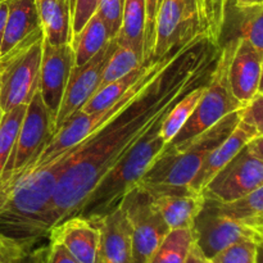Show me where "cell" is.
<instances>
[{"label": "cell", "mask_w": 263, "mask_h": 263, "mask_svg": "<svg viewBox=\"0 0 263 263\" xmlns=\"http://www.w3.org/2000/svg\"><path fill=\"white\" fill-rule=\"evenodd\" d=\"M231 46H233L231 40L225 46H221L217 62L211 73L210 81L205 86L202 99L199 100L193 115L177 133L174 140L167 144L168 146L181 145L192 140L193 138L212 127L228 115L244 108V105L233 94L229 82L228 68Z\"/></svg>", "instance_id": "obj_7"}, {"label": "cell", "mask_w": 263, "mask_h": 263, "mask_svg": "<svg viewBox=\"0 0 263 263\" xmlns=\"http://www.w3.org/2000/svg\"><path fill=\"white\" fill-rule=\"evenodd\" d=\"M194 240L205 258H213L223 249L239 241L263 240V234L253 226L229 217L215 200L205 198L203 210L192 226Z\"/></svg>", "instance_id": "obj_10"}, {"label": "cell", "mask_w": 263, "mask_h": 263, "mask_svg": "<svg viewBox=\"0 0 263 263\" xmlns=\"http://www.w3.org/2000/svg\"><path fill=\"white\" fill-rule=\"evenodd\" d=\"M146 25V3L145 0H125L122 26L118 36V44L130 45L143 55L144 39ZM144 59V55H143Z\"/></svg>", "instance_id": "obj_24"}, {"label": "cell", "mask_w": 263, "mask_h": 263, "mask_svg": "<svg viewBox=\"0 0 263 263\" xmlns=\"http://www.w3.org/2000/svg\"><path fill=\"white\" fill-rule=\"evenodd\" d=\"M153 61V59H151ZM151 61L145 62L144 64H141L140 67H138L136 69L131 71L130 73H127L126 76H123L122 79L116 80V81L110 82L109 85H107L103 89L98 90L94 95H92L91 99L86 103L84 108H82V112H97V110H103L105 108H108L109 105H112L113 103L117 102L121 97H122L125 92H127V90L138 81L141 77V74L146 71Z\"/></svg>", "instance_id": "obj_27"}, {"label": "cell", "mask_w": 263, "mask_h": 263, "mask_svg": "<svg viewBox=\"0 0 263 263\" xmlns=\"http://www.w3.org/2000/svg\"><path fill=\"white\" fill-rule=\"evenodd\" d=\"M146 3V25H145V39H144V62L152 59L154 45V27H156V18L158 13L159 5L162 0H145Z\"/></svg>", "instance_id": "obj_35"}, {"label": "cell", "mask_w": 263, "mask_h": 263, "mask_svg": "<svg viewBox=\"0 0 263 263\" xmlns=\"http://www.w3.org/2000/svg\"><path fill=\"white\" fill-rule=\"evenodd\" d=\"M54 135V118L44 104L39 87L27 104L15 145L5 166L0 184L36 162Z\"/></svg>", "instance_id": "obj_11"}, {"label": "cell", "mask_w": 263, "mask_h": 263, "mask_svg": "<svg viewBox=\"0 0 263 263\" xmlns=\"http://www.w3.org/2000/svg\"><path fill=\"white\" fill-rule=\"evenodd\" d=\"M120 207L131 228L133 263H148L171 230L154 207L151 193L140 184L128 190Z\"/></svg>", "instance_id": "obj_9"}, {"label": "cell", "mask_w": 263, "mask_h": 263, "mask_svg": "<svg viewBox=\"0 0 263 263\" xmlns=\"http://www.w3.org/2000/svg\"><path fill=\"white\" fill-rule=\"evenodd\" d=\"M167 112L157 120L133 149L100 180L85 199L77 215L105 216L120 205L128 190L139 184L141 177L166 146L159 130Z\"/></svg>", "instance_id": "obj_3"}, {"label": "cell", "mask_w": 263, "mask_h": 263, "mask_svg": "<svg viewBox=\"0 0 263 263\" xmlns=\"http://www.w3.org/2000/svg\"><path fill=\"white\" fill-rule=\"evenodd\" d=\"M202 33L207 35L204 0H162L156 18L152 59L171 53Z\"/></svg>", "instance_id": "obj_8"}, {"label": "cell", "mask_w": 263, "mask_h": 263, "mask_svg": "<svg viewBox=\"0 0 263 263\" xmlns=\"http://www.w3.org/2000/svg\"><path fill=\"white\" fill-rule=\"evenodd\" d=\"M228 8L238 17L239 36L263 54V3L246 9H235L230 4Z\"/></svg>", "instance_id": "obj_30"}, {"label": "cell", "mask_w": 263, "mask_h": 263, "mask_svg": "<svg viewBox=\"0 0 263 263\" xmlns=\"http://www.w3.org/2000/svg\"><path fill=\"white\" fill-rule=\"evenodd\" d=\"M44 32L41 27L0 55V104L3 113L28 104L39 87Z\"/></svg>", "instance_id": "obj_6"}, {"label": "cell", "mask_w": 263, "mask_h": 263, "mask_svg": "<svg viewBox=\"0 0 263 263\" xmlns=\"http://www.w3.org/2000/svg\"><path fill=\"white\" fill-rule=\"evenodd\" d=\"M261 95H262V94H261Z\"/></svg>", "instance_id": "obj_48"}, {"label": "cell", "mask_w": 263, "mask_h": 263, "mask_svg": "<svg viewBox=\"0 0 263 263\" xmlns=\"http://www.w3.org/2000/svg\"><path fill=\"white\" fill-rule=\"evenodd\" d=\"M102 235L103 216L74 215L53 226L48 236L79 263H102Z\"/></svg>", "instance_id": "obj_14"}, {"label": "cell", "mask_w": 263, "mask_h": 263, "mask_svg": "<svg viewBox=\"0 0 263 263\" xmlns=\"http://www.w3.org/2000/svg\"><path fill=\"white\" fill-rule=\"evenodd\" d=\"M231 43L233 46L228 68L229 82L236 99L247 107L259 95L263 54L240 36L233 39Z\"/></svg>", "instance_id": "obj_17"}, {"label": "cell", "mask_w": 263, "mask_h": 263, "mask_svg": "<svg viewBox=\"0 0 263 263\" xmlns=\"http://www.w3.org/2000/svg\"><path fill=\"white\" fill-rule=\"evenodd\" d=\"M185 263H205V257L203 256V253L200 252V249L198 248L195 243L192 247V249H190Z\"/></svg>", "instance_id": "obj_41"}, {"label": "cell", "mask_w": 263, "mask_h": 263, "mask_svg": "<svg viewBox=\"0 0 263 263\" xmlns=\"http://www.w3.org/2000/svg\"><path fill=\"white\" fill-rule=\"evenodd\" d=\"M208 81L204 82V84L197 85L190 91L182 95L163 117V121L161 123V130L159 131H161V136L164 143H166V145L174 140L177 133L181 130L182 126L186 123L190 116L193 115L195 107H197L199 100L202 99L203 94H204Z\"/></svg>", "instance_id": "obj_23"}, {"label": "cell", "mask_w": 263, "mask_h": 263, "mask_svg": "<svg viewBox=\"0 0 263 263\" xmlns=\"http://www.w3.org/2000/svg\"><path fill=\"white\" fill-rule=\"evenodd\" d=\"M153 197V204L170 230L192 229L193 222L203 210L205 197L189 185L140 184Z\"/></svg>", "instance_id": "obj_16"}, {"label": "cell", "mask_w": 263, "mask_h": 263, "mask_svg": "<svg viewBox=\"0 0 263 263\" xmlns=\"http://www.w3.org/2000/svg\"><path fill=\"white\" fill-rule=\"evenodd\" d=\"M221 45L205 33L152 80L120 113L76 145L57 184L53 226L77 215L100 180L133 149L162 115L187 91L210 80ZM53 229V228H51Z\"/></svg>", "instance_id": "obj_1"}, {"label": "cell", "mask_w": 263, "mask_h": 263, "mask_svg": "<svg viewBox=\"0 0 263 263\" xmlns=\"http://www.w3.org/2000/svg\"><path fill=\"white\" fill-rule=\"evenodd\" d=\"M107 28L97 12L85 23L79 33L72 39L74 50V66H82L97 55L109 41Z\"/></svg>", "instance_id": "obj_22"}, {"label": "cell", "mask_w": 263, "mask_h": 263, "mask_svg": "<svg viewBox=\"0 0 263 263\" xmlns=\"http://www.w3.org/2000/svg\"><path fill=\"white\" fill-rule=\"evenodd\" d=\"M194 243L192 229L171 230L148 263H185Z\"/></svg>", "instance_id": "obj_26"}, {"label": "cell", "mask_w": 263, "mask_h": 263, "mask_svg": "<svg viewBox=\"0 0 263 263\" xmlns=\"http://www.w3.org/2000/svg\"><path fill=\"white\" fill-rule=\"evenodd\" d=\"M43 263H79L61 244L49 241Z\"/></svg>", "instance_id": "obj_38"}, {"label": "cell", "mask_w": 263, "mask_h": 263, "mask_svg": "<svg viewBox=\"0 0 263 263\" xmlns=\"http://www.w3.org/2000/svg\"><path fill=\"white\" fill-rule=\"evenodd\" d=\"M263 0H230L229 4L235 9H246V8L254 7V5L262 4Z\"/></svg>", "instance_id": "obj_42"}, {"label": "cell", "mask_w": 263, "mask_h": 263, "mask_svg": "<svg viewBox=\"0 0 263 263\" xmlns=\"http://www.w3.org/2000/svg\"><path fill=\"white\" fill-rule=\"evenodd\" d=\"M256 263H263V240L257 244V257Z\"/></svg>", "instance_id": "obj_43"}, {"label": "cell", "mask_w": 263, "mask_h": 263, "mask_svg": "<svg viewBox=\"0 0 263 263\" xmlns=\"http://www.w3.org/2000/svg\"><path fill=\"white\" fill-rule=\"evenodd\" d=\"M230 0H204L207 15V36L212 43L220 45L221 36L228 21V7Z\"/></svg>", "instance_id": "obj_32"}, {"label": "cell", "mask_w": 263, "mask_h": 263, "mask_svg": "<svg viewBox=\"0 0 263 263\" xmlns=\"http://www.w3.org/2000/svg\"><path fill=\"white\" fill-rule=\"evenodd\" d=\"M247 148H248V151L251 152L253 156L263 159V135H259L257 136L256 139H253V140L247 145Z\"/></svg>", "instance_id": "obj_40"}, {"label": "cell", "mask_w": 263, "mask_h": 263, "mask_svg": "<svg viewBox=\"0 0 263 263\" xmlns=\"http://www.w3.org/2000/svg\"><path fill=\"white\" fill-rule=\"evenodd\" d=\"M2 115H3V110H2V104H0V118H2Z\"/></svg>", "instance_id": "obj_47"}, {"label": "cell", "mask_w": 263, "mask_h": 263, "mask_svg": "<svg viewBox=\"0 0 263 263\" xmlns=\"http://www.w3.org/2000/svg\"><path fill=\"white\" fill-rule=\"evenodd\" d=\"M259 136V133L251 123L240 120L233 133L222 141L218 146H216L210 156L205 158L199 171L190 181L189 186L194 192L202 193L203 189L211 182V180L244 148L248 145L253 139Z\"/></svg>", "instance_id": "obj_18"}, {"label": "cell", "mask_w": 263, "mask_h": 263, "mask_svg": "<svg viewBox=\"0 0 263 263\" xmlns=\"http://www.w3.org/2000/svg\"><path fill=\"white\" fill-rule=\"evenodd\" d=\"M116 48H117V40L112 39L89 62L82 66H74L72 68L66 91H64L63 99H62L61 107H59L58 115L54 122V134L69 118L80 112L91 99L92 95L98 91L105 64Z\"/></svg>", "instance_id": "obj_13"}, {"label": "cell", "mask_w": 263, "mask_h": 263, "mask_svg": "<svg viewBox=\"0 0 263 263\" xmlns=\"http://www.w3.org/2000/svg\"><path fill=\"white\" fill-rule=\"evenodd\" d=\"M26 109L27 104H21L3 113L0 118V179L15 145Z\"/></svg>", "instance_id": "obj_29"}, {"label": "cell", "mask_w": 263, "mask_h": 263, "mask_svg": "<svg viewBox=\"0 0 263 263\" xmlns=\"http://www.w3.org/2000/svg\"><path fill=\"white\" fill-rule=\"evenodd\" d=\"M125 0H100L97 13L105 25L109 39H116L122 26Z\"/></svg>", "instance_id": "obj_33"}, {"label": "cell", "mask_w": 263, "mask_h": 263, "mask_svg": "<svg viewBox=\"0 0 263 263\" xmlns=\"http://www.w3.org/2000/svg\"><path fill=\"white\" fill-rule=\"evenodd\" d=\"M144 63L145 62H144L143 55L136 51L133 46L117 43V48L115 49L105 64L98 90L103 89L116 80L122 79L123 76H126Z\"/></svg>", "instance_id": "obj_28"}, {"label": "cell", "mask_w": 263, "mask_h": 263, "mask_svg": "<svg viewBox=\"0 0 263 263\" xmlns=\"http://www.w3.org/2000/svg\"><path fill=\"white\" fill-rule=\"evenodd\" d=\"M205 263H217V262L212 258H205Z\"/></svg>", "instance_id": "obj_46"}, {"label": "cell", "mask_w": 263, "mask_h": 263, "mask_svg": "<svg viewBox=\"0 0 263 263\" xmlns=\"http://www.w3.org/2000/svg\"><path fill=\"white\" fill-rule=\"evenodd\" d=\"M243 109L230 113L192 140L164 146L139 184L189 185L211 152L220 145L240 122Z\"/></svg>", "instance_id": "obj_4"}, {"label": "cell", "mask_w": 263, "mask_h": 263, "mask_svg": "<svg viewBox=\"0 0 263 263\" xmlns=\"http://www.w3.org/2000/svg\"><path fill=\"white\" fill-rule=\"evenodd\" d=\"M241 118L254 126L259 135H263V94L257 95L247 107L243 108Z\"/></svg>", "instance_id": "obj_37"}, {"label": "cell", "mask_w": 263, "mask_h": 263, "mask_svg": "<svg viewBox=\"0 0 263 263\" xmlns=\"http://www.w3.org/2000/svg\"><path fill=\"white\" fill-rule=\"evenodd\" d=\"M46 246L26 247L0 234V263H43Z\"/></svg>", "instance_id": "obj_31"}, {"label": "cell", "mask_w": 263, "mask_h": 263, "mask_svg": "<svg viewBox=\"0 0 263 263\" xmlns=\"http://www.w3.org/2000/svg\"><path fill=\"white\" fill-rule=\"evenodd\" d=\"M44 40L50 45L71 44L73 13L67 0H35Z\"/></svg>", "instance_id": "obj_20"}, {"label": "cell", "mask_w": 263, "mask_h": 263, "mask_svg": "<svg viewBox=\"0 0 263 263\" xmlns=\"http://www.w3.org/2000/svg\"><path fill=\"white\" fill-rule=\"evenodd\" d=\"M257 244L251 240L239 241L223 249L212 259L217 263H256Z\"/></svg>", "instance_id": "obj_34"}, {"label": "cell", "mask_w": 263, "mask_h": 263, "mask_svg": "<svg viewBox=\"0 0 263 263\" xmlns=\"http://www.w3.org/2000/svg\"><path fill=\"white\" fill-rule=\"evenodd\" d=\"M99 3L100 0H76L73 22H72V33H73V37L81 31V28L91 18V15L97 12Z\"/></svg>", "instance_id": "obj_36"}, {"label": "cell", "mask_w": 263, "mask_h": 263, "mask_svg": "<svg viewBox=\"0 0 263 263\" xmlns=\"http://www.w3.org/2000/svg\"><path fill=\"white\" fill-rule=\"evenodd\" d=\"M263 94V63H262V74H261V81H259V95Z\"/></svg>", "instance_id": "obj_44"}, {"label": "cell", "mask_w": 263, "mask_h": 263, "mask_svg": "<svg viewBox=\"0 0 263 263\" xmlns=\"http://www.w3.org/2000/svg\"><path fill=\"white\" fill-rule=\"evenodd\" d=\"M102 263H133L131 228L118 205L103 216Z\"/></svg>", "instance_id": "obj_19"}, {"label": "cell", "mask_w": 263, "mask_h": 263, "mask_svg": "<svg viewBox=\"0 0 263 263\" xmlns=\"http://www.w3.org/2000/svg\"><path fill=\"white\" fill-rule=\"evenodd\" d=\"M8 10H9L8 0H0V49H2L3 36H4L5 23H7L8 18Z\"/></svg>", "instance_id": "obj_39"}, {"label": "cell", "mask_w": 263, "mask_h": 263, "mask_svg": "<svg viewBox=\"0 0 263 263\" xmlns=\"http://www.w3.org/2000/svg\"><path fill=\"white\" fill-rule=\"evenodd\" d=\"M216 203L229 217L253 226L263 234V185L235 202Z\"/></svg>", "instance_id": "obj_25"}, {"label": "cell", "mask_w": 263, "mask_h": 263, "mask_svg": "<svg viewBox=\"0 0 263 263\" xmlns=\"http://www.w3.org/2000/svg\"><path fill=\"white\" fill-rule=\"evenodd\" d=\"M8 5L9 10L0 55L14 48L36 28L41 27L35 0H8Z\"/></svg>", "instance_id": "obj_21"}, {"label": "cell", "mask_w": 263, "mask_h": 263, "mask_svg": "<svg viewBox=\"0 0 263 263\" xmlns=\"http://www.w3.org/2000/svg\"><path fill=\"white\" fill-rule=\"evenodd\" d=\"M263 185V159L244 146L203 189L207 199L231 203Z\"/></svg>", "instance_id": "obj_12"}, {"label": "cell", "mask_w": 263, "mask_h": 263, "mask_svg": "<svg viewBox=\"0 0 263 263\" xmlns=\"http://www.w3.org/2000/svg\"><path fill=\"white\" fill-rule=\"evenodd\" d=\"M198 37V36H197ZM194 40V39H193ZM192 40V41H193ZM192 41H189L185 45L179 46L175 50H172L171 53L166 54V55L161 57V58H157L151 61L146 71L141 74L140 79L127 90V92L122 95L120 99L116 103H113L112 105H109L108 108L103 110H97V112H77L73 117L69 118L58 131L53 135V138L49 140V143L46 144V146L44 148V151L41 152V154L39 156V158L36 159V162L33 164H31L27 168H33V167L43 166V164L49 163L51 159L55 158L62 151L68 148H73V146L79 145L81 141H84L85 139L89 138L91 134H94L95 131L99 130L102 126H104L105 123L109 120H112L117 113H120L126 105L130 102H133L134 98L152 81V80L156 79L162 71L167 68L182 51L186 49V46L189 45Z\"/></svg>", "instance_id": "obj_5"}, {"label": "cell", "mask_w": 263, "mask_h": 263, "mask_svg": "<svg viewBox=\"0 0 263 263\" xmlns=\"http://www.w3.org/2000/svg\"><path fill=\"white\" fill-rule=\"evenodd\" d=\"M67 2H68L69 7H71L72 13H73V14H74V7H76V0H67Z\"/></svg>", "instance_id": "obj_45"}, {"label": "cell", "mask_w": 263, "mask_h": 263, "mask_svg": "<svg viewBox=\"0 0 263 263\" xmlns=\"http://www.w3.org/2000/svg\"><path fill=\"white\" fill-rule=\"evenodd\" d=\"M73 67L74 50L71 44L50 45L44 40L43 58L39 73V92L44 104L54 118V122Z\"/></svg>", "instance_id": "obj_15"}, {"label": "cell", "mask_w": 263, "mask_h": 263, "mask_svg": "<svg viewBox=\"0 0 263 263\" xmlns=\"http://www.w3.org/2000/svg\"><path fill=\"white\" fill-rule=\"evenodd\" d=\"M74 149H64L49 163L23 170L0 184L2 235L26 247L49 235L57 184Z\"/></svg>", "instance_id": "obj_2"}]
</instances>
